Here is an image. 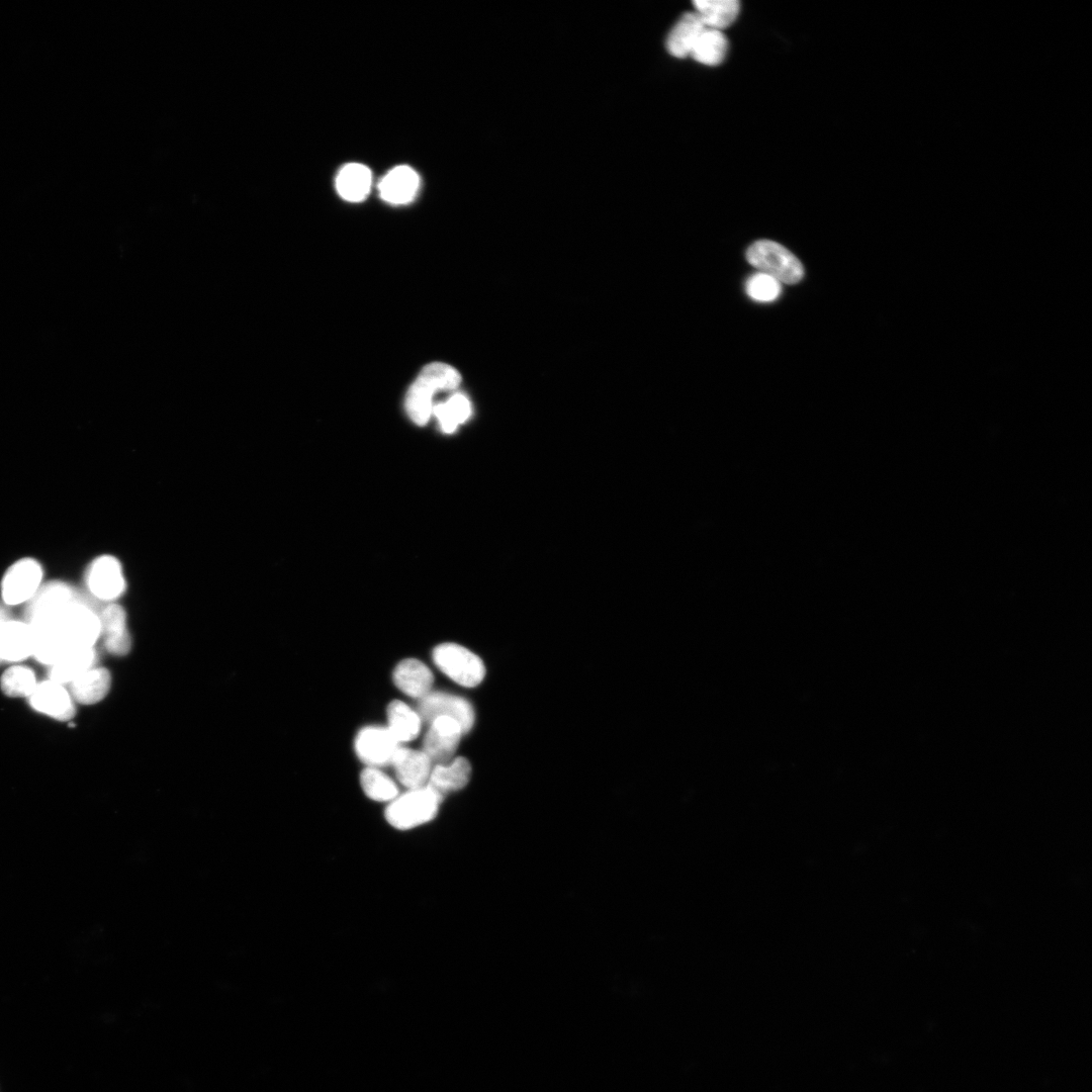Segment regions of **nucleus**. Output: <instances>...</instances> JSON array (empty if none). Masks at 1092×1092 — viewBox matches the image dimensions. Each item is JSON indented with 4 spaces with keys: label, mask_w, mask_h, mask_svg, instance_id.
<instances>
[{
    "label": "nucleus",
    "mask_w": 1092,
    "mask_h": 1092,
    "mask_svg": "<svg viewBox=\"0 0 1092 1092\" xmlns=\"http://www.w3.org/2000/svg\"><path fill=\"white\" fill-rule=\"evenodd\" d=\"M460 381L458 371L448 364L435 362L425 366L406 393L405 410L411 420L424 426L433 412L434 394L453 390Z\"/></svg>",
    "instance_id": "1"
},
{
    "label": "nucleus",
    "mask_w": 1092,
    "mask_h": 1092,
    "mask_svg": "<svg viewBox=\"0 0 1092 1092\" xmlns=\"http://www.w3.org/2000/svg\"><path fill=\"white\" fill-rule=\"evenodd\" d=\"M41 624H54L71 649L94 647L101 636L97 609L81 594L52 621Z\"/></svg>",
    "instance_id": "2"
},
{
    "label": "nucleus",
    "mask_w": 1092,
    "mask_h": 1092,
    "mask_svg": "<svg viewBox=\"0 0 1092 1092\" xmlns=\"http://www.w3.org/2000/svg\"><path fill=\"white\" fill-rule=\"evenodd\" d=\"M443 799L427 785L410 789L389 802L384 816L392 827L408 830L433 820Z\"/></svg>",
    "instance_id": "3"
},
{
    "label": "nucleus",
    "mask_w": 1092,
    "mask_h": 1092,
    "mask_svg": "<svg viewBox=\"0 0 1092 1092\" xmlns=\"http://www.w3.org/2000/svg\"><path fill=\"white\" fill-rule=\"evenodd\" d=\"M746 259L761 273L769 275L780 283H798L804 275L799 259L779 243L760 240L750 245Z\"/></svg>",
    "instance_id": "4"
},
{
    "label": "nucleus",
    "mask_w": 1092,
    "mask_h": 1092,
    "mask_svg": "<svg viewBox=\"0 0 1092 1092\" xmlns=\"http://www.w3.org/2000/svg\"><path fill=\"white\" fill-rule=\"evenodd\" d=\"M437 667L458 685L472 688L479 685L485 674L482 660L467 648L456 643H442L433 650Z\"/></svg>",
    "instance_id": "5"
},
{
    "label": "nucleus",
    "mask_w": 1092,
    "mask_h": 1092,
    "mask_svg": "<svg viewBox=\"0 0 1092 1092\" xmlns=\"http://www.w3.org/2000/svg\"><path fill=\"white\" fill-rule=\"evenodd\" d=\"M43 568L32 557H22L13 562L1 580L3 604L16 606L27 604L43 584Z\"/></svg>",
    "instance_id": "6"
},
{
    "label": "nucleus",
    "mask_w": 1092,
    "mask_h": 1092,
    "mask_svg": "<svg viewBox=\"0 0 1092 1092\" xmlns=\"http://www.w3.org/2000/svg\"><path fill=\"white\" fill-rule=\"evenodd\" d=\"M87 590L94 599L110 603L125 590V578L117 558L104 554L91 561L85 572Z\"/></svg>",
    "instance_id": "7"
},
{
    "label": "nucleus",
    "mask_w": 1092,
    "mask_h": 1092,
    "mask_svg": "<svg viewBox=\"0 0 1092 1092\" xmlns=\"http://www.w3.org/2000/svg\"><path fill=\"white\" fill-rule=\"evenodd\" d=\"M417 712L427 723L439 717L451 718L460 725L463 733L472 728L475 719L474 710L467 700L443 692H430L419 699Z\"/></svg>",
    "instance_id": "8"
},
{
    "label": "nucleus",
    "mask_w": 1092,
    "mask_h": 1092,
    "mask_svg": "<svg viewBox=\"0 0 1092 1092\" xmlns=\"http://www.w3.org/2000/svg\"><path fill=\"white\" fill-rule=\"evenodd\" d=\"M78 595L79 593L73 586L64 581L55 580L43 583L26 604V623L34 625L52 621Z\"/></svg>",
    "instance_id": "9"
},
{
    "label": "nucleus",
    "mask_w": 1092,
    "mask_h": 1092,
    "mask_svg": "<svg viewBox=\"0 0 1092 1092\" xmlns=\"http://www.w3.org/2000/svg\"><path fill=\"white\" fill-rule=\"evenodd\" d=\"M399 747L389 729L380 726L362 728L355 739L356 754L369 767L391 764Z\"/></svg>",
    "instance_id": "10"
},
{
    "label": "nucleus",
    "mask_w": 1092,
    "mask_h": 1092,
    "mask_svg": "<svg viewBox=\"0 0 1092 1092\" xmlns=\"http://www.w3.org/2000/svg\"><path fill=\"white\" fill-rule=\"evenodd\" d=\"M460 725L448 717H439L430 723L423 742V752L432 762L445 764L453 757L461 735Z\"/></svg>",
    "instance_id": "11"
},
{
    "label": "nucleus",
    "mask_w": 1092,
    "mask_h": 1092,
    "mask_svg": "<svg viewBox=\"0 0 1092 1092\" xmlns=\"http://www.w3.org/2000/svg\"><path fill=\"white\" fill-rule=\"evenodd\" d=\"M28 698L34 710L54 719L70 720L75 714L74 700L70 692L54 680L37 684Z\"/></svg>",
    "instance_id": "12"
},
{
    "label": "nucleus",
    "mask_w": 1092,
    "mask_h": 1092,
    "mask_svg": "<svg viewBox=\"0 0 1092 1092\" xmlns=\"http://www.w3.org/2000/svg\"><path fill=\"white\" fill-rule=\"evenodd\" d=\"M101 636L105 649L113 655H126L131 647V639L126 627L124 610L109 603L99 612Z\"/></svg>",
    "instance_id": "13"
},
{
    "label": "nucleus",
    "mask_w": 1092,
    "mask_h": 1092,
    "mask_svg": "<svg viewBox=\"0 0 1092 1092\" xmlns=\"http://www.w3.org/2000/svg\"><path fill=\"white\" fill-rule=\"evenodd\" d=\"M391 765L398 782L407 790L425 787L432 770V761L421 750L399 747Z\"/></svg>",
    "instance_id": "14"
},
{
    "label": "nucleus",
    "mask_w": 1092,
    "mask_h": 1092,
    "mask_svg": "<svg viewBox=\"0 0 1092 1092\" xmlns=\"http://www.w3.org/2000/svg\"><path fill=\"white\" fill-rule=\"evenodd\" d=\"M33 635L26 622L8 620L0 627V660L19 662L32 655Z\"/></svg>",
    "instance_id": "15"
},
{
    "label": "nucleus",
    "mask_w": 1092,
    "mask_h": 1092,
    "mask_svg": "<svg viewBox=\"0 0 1092 1092\" xmlns=\"http://www.w3.org/2000/svg\"><path fill=\"white\" fill-rule=\"evenodd\" d=\"M420 185V177L408 166H397L390 170L379 182L378 189L383 200L393 204H404L414 199Z\"/></svg>",
    "instance_id": "16"
},
{
    "label": "nucleus",
    "mask_w": 1092,
    "mask_h": 1092,
    "mask_svg": "<svg viewBox=\"0 0 1092 1092\" xmlns=\"http://www.w3.org/2000/svg\"><path fill=\"white\" fill-rule=\"evenodd\" d=\"M392 679L402 693L421 699L430 693L434 676L424 662L416 658H406L396 665Z\"/></svg>",
    "instance_id": "17"
},
{
    "label": "nucleus",
    "mask_w": 1092,
    "mask_h": 1092,
    "mask_svg": "<svg viewBox=\"0 0 1092 1092\" xmlns=\"http://www.w3.org/2000/svg\"><path fill=\"white\" fill-rule=\"evenodd\" d=\"M471 774V765L464 757H456L451 763L436 764L432 768L427 786L442 798L448 793L464 788Z\"/></svg>",
    "instance_id": "18"
},
{
    "label": "nucleus",
    "mask_w": 1092,
    "mask_h": 1092,
    "mask_svg": "<svg viewBox=\"0 0 1092 1092\" xmlns=\"http://www.w3.org/2000/svg\"><path fill=\"white\" fill-rule=\"evenodd\" d=\"M704 29L705 26L695 11L682 14L667 35L666 50L675 58L691 56Z\"/></svg>",
    "instance_id": "19"
},
{
    "label": "nucleus",
    "mask_w": 1092,
    "mask_h": 1092,
    "mask_svg": "<svg viewBox=\"0 0 1092 1092\" xmlns=\"http://www.w3.org/2000/svg\"><path fill=\"white\" fill-rule=\"evenodd\" d=\"M111 686V676L104 667L94 666L70 682V694L76 702L95 704L105 698Z\"/></svg>",
    "instance_id": "20"
},
{
    "label": "nucleus",
    "mask_w": 1092,
    "mask_h": 1092,
    "mask_svg": "<svg viewBox=\"0 0 1092 1092\" xmlns=\"http://www.w3.org/2000/svg\"><path fill=\"white\" fill-rule=\"evenodd\" d=\"M97 655L94 647L70 649L56 663L51 665L50 679L59 684H70L83 672L95 666Z\"/></svg>",
    "instance_id": "21"
},
{
    "label": "nucleus",
    "mask_w": 1092,
    "mask_h": 1092,
    "mask_svg": "<svg viewBox=\"0 0 1092 1092\" xmlns=\"http://www.w3.org/2000/svg\"><path fill=\"white\" fill-rule=\"evenodd\" d=\"M29 626L33 635L32 655L37 661L53 665L71 649L54 624Z\"/></svg>",
    "instance_id": "22"
},
{
    "label": "nucleus",
    "mask_w": 1092,
    "mask_h": 1092,
    "mask_svg": "<svg viewBox=\"0 0 1092 1092\" xmlns=\"http://www.w3.org/2000/svg\"><path fill=\"white\" fill-rule=\"evenodd\" d=\"M372 184L371 171L359 163L345 165L336 179V188L342 198L358 202L366 198Z\"/></svg>",
    "instance_id": "23"
},
{
    "label": "nucleus",
    "mask_w": 1092,
    "mask_h": 1092,
    "mask_svg": "<svg viewBox=\"0 0 1092 1092\" xmlns=\"http://www.w3.org/2000/svg\"><path fill=\"white\" fill-rule=\"evenodd\" d=\"M693 4L705 27L721 31L735 21L740 10L737 0H697Z\"/></svg>",
    "instance_id": "24"
},
{
    "label": "nucleus",
    "mask_w": 1092,
    "mask_h": 1092,
    "mask_svg": "<svg viewBox=\"0 0 1092 1092\" xmlns=\"http://www.w3.org/2000/svg\"><path fill=\"white\" fill-rule=\"evenodd\" d=\"M388 729L398 742L415 739L421 729L422 719L418 712L401 701L394 700L387 707Z\"/></svg>",
    "instance_id": "25"
},
{
    "label": "nucleus",
    "mask_w": 1092,
    "mask_h": 1092,
    "mask_svg": "<svg viewBox=\"0 0 1092 1092\" xmlns=\"http://www.w3.org/2000/svg\"><path fill=\"white\" fill-rule=\"evenodd\" d=\"M728 51V40L721 30L705 27L699 36L691 57L706 66H717L723 62Z\"/></svg>",
    "instance_id": "26"
},
{
    "label": "nucleus",
    "mask_w": 1092,
    "mask_h": 1092,
    "mask_svg": "<svg viewBox=\"0 0 1092 1092\" xmlns=\"http://www.w3.org/2000/svg\"><path fill=\"white\" fill-rule=\"evenodd\" d=\"M432 414L438 419L442 431L450 434L468 420L471 404L464 394L454 393L448 399L434 404Z\"/></svg>",
    "instance_id": "27"
},
{
    "label": "nucleus",
    "mask_w": 1092,
    "mask_h": 1092,
    "mask_svg": "<svg viewBox=\"0 0 1092 1092\" xmlns=\"http://www.w3.org/2000/svg\"><path fill=\"white\" fill-rule=\"evenodd\" d=\"M360 785L365 795L377 802H390L398 796L396 784L376 767H366L361 771Z\"/></svg>",
    "instance_id": "28"
},
{
    "label": "nucleus",
    "mask_w": 1092,
    "mask_h": 1092,
    "mask_svg": "<svg viewBox=\"0 0 1092 1092\" xmlns=\"http://www.w3.org/2000/svg\"><path fill=\"white\" fill-rule=\"evenodd\" d=\"M32 669L23 665H13L1 676L2 692L9 697H29L36 687Z\"/></svg>",
    "instance_id": "29"
},
{
    "label": "nucleus",
    "mask_w": 1092,
    "mask_h": 1092,
    "mask_svg": "<svg viewBox=\"0 0 1092 1092\" xmlns=\"http://www.w3.org/2000/svg\"><path fill=\"white\" fill-rule=\"evenodd\" d=\"M745 290L750 298L760 302H768L779 297L782 286L774 277L759 272L747 279Z\"/></svg>",
    "instance_id": "30"
},
{
    "label": "nucleus",
    "mask_w": 1092,
    "mask_h": 1092,
    "mask_svg": "<svg viewBox=\"0 0 1092 1092\" xmlns=\"http://www.w3.org/2000/svg\"><path fill=\"white\" fill-rule=\"evenodd\" d=\"M8 620H10L8 610L5 605L3 606L0 604V627Z\"/></svg>",
    "instance_id": "31"
},
{
    "label": "nucleus",
    "mask_w": 1092,
    "mask_h": 1092,
    "mask_svg": "<svg viewBox=\"0 0 1092 1092\" xmlns=\"http://www.w3.org/2000/svg\"><path fill=\"white\" fill-rule=\"evenodd\" d=\"M1 661V660H0Z\"/></svg>",
    "instance_id": "32"
}]
</instances>
